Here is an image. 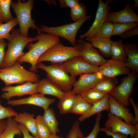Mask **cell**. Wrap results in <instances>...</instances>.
Segmentation results:
<instances>
[{
  "label": "cell",
  "mask_w": 138,
  "mask_h": 138,
  "mask_svg": "<svg viewBox=\"0 0 138 138\" xmlns=\"http://www.w3.org/2000/svg\"><path fill=\"white\" fill-rule=\"evenodd\" d=\"M133 138H138V131H137L135 135Z\"/></svg>",
  "instance_id": "f907efd6"
},
{
  "label": "cell",
  "mask_w": 138,
  "mask_h": 138,
  "mask_svg": "<svg viewBox=\"0 0 138 138\" xmlns=\"http://www.w3.org/2000/svg\"><path fill=\"white\" fill-rule=\"evenodd\" d=\"M42 117L52 134H57L60 132V130L58 127L59 123L56 118L53 108H49L44 110Z\"/></svg>",
  "instance_id": "d4e9b609"
},
{
  "label": "cell",
  "mask_w": 138,
  "mask_h": 138,
  "mask_svg": "<svg viewBox=\"0 0 138 138\" xmlns=\"http://www.w3.org/2000/svg\"><path fill=\"white\" fill-rule=\"evenodd\" d=\"M101 131L105 133L108 136H111L113 138H128L127 135L118 132L112 133L105 128H101Z\"/></svg>",
  "instance_id": "b9f144b4"
},
{
  "label": "cell",
  "mask_w": 138,
  "mask_h": 138,
  "mask_svg": "<svg viewBox=\"0 0 138 138\" xmlns=\"http://www.w3.org/2000/svg\"><path fill=\"white\" fill-rule=\"evenodd\" d=\"M108 102L109 112L113 115L120 118L129 124H131L134 118L130 110L119 103L111 96L109 95Z\"/></svg>",
  "instance_id": "ac0fdd59"
},
{
  "label": "cell",
  "mask_w": 138,
  "mask_h": 138,
  "mask_svg": "<svg viewBox=\"0 0 138 138\" xmlns=\"http://www.w3.org/2000/svg\"><path fill=\"white\" fill-rule=\"evenodd\" d=\"M77 56H81L80 47L78 44L70 47L64 45L60 42L47 49L39 58L37 63L48 61L52 64L62 63Z\"/></svg>",
  "instance_id": "8992f818"
},
{
  "label": "cell",
  "mask_w": 138,
  "mask_h": 138,
  "mask_svg": "<svg viewBox=\"0 0 138 138\" xmlns=\"http://www.w3.org/2000/svg\"><path fill=\"white\" fill-rule=\"evenodd\" d=\"M38 136L39 138H48L52 133L44 122L42 116L38 115L36 118Z\"/></svg>",
  "instance_id": "d6a6232c"
},
{
  "label": "cell",
  "mask_w": 138,
  "mask_h": 138,
  "mask_svg": "<svg viewBox=\"0 0 138 138\" xmlns=\"http://www.w3.org/2000/svg\"><path fill=\"white\" fill-rule=\"evenodd\" d=\"M37 89L38 93L44 95H51L59 99L62 97L65 93L47 78L43 79L38 82Z\"/></svg>",
  "instance_id": "ffe728a7"
},
{
  "label": "cell",
  "mask_w": 138,
  "mask_h": 138,
  "mask_svg": "<svg viewBox=\"0 0 138 138\" xmlns=\"http://www.w3.org/2000/svg\"><path fill=\"white\" fill-rule=\"evenodd\" d=\"M62 64L69 74L73 77L82 74L99 71V67L89 64L80 56L72 57Z\"/></svg>",
  "instance_id": "30bf717a"
},
{
  "label": "cell",
  "mask_w": 138,
  "mask_h": 138,
  "mask_svg": "<svg viewBox=\"0 0 138 138\" xmlns=\"http://www.w3.org/2000/svg\"><path fill=\"white\" fill-rule=\"evenodd\" d=\"M39 79L38 75L26 70L17 61L10 67L0 68V79L6 86L14 84H22L27 82L36 83Z\"/></svg>",
  "instance_id": "5b68a950"
},
{
  "label": "cell",
  "mask_w": 138,
  "mask_h": 138,
  "mask_svg": "<svg viewBox=\"0 0 138 138\" xmlns=\"http://www.w3.org/2000/svg\"><path fill=\"white\" fill-rule=\"evenodd\" d=\"M138 34V26L123 32L120 35V38L123 40H126Z\"/></svg>",
  "instance_id": "60d3db41"
},
{
  "label": "cell",
  "mask_w": 138,
  "mask_h": 138,
  "mask_svg": "<svg viewBox=\"0 0 138 138\" xmlns=\"http://www.w3.org/2000/svg\"><path fill=\"white\" fill-rule=\"evenodd\" d=\"M107 95L92 88L87 91L81 96L87 102L92 105Z\"/></svg>",
  "instance_id": "836d02e7"
},
{
  "label": "cell",
  "mask_w": 138,
  "mask_h": 138,
  "mask_svg": "<svg viewBox=\"0 0 138 138\" xmlns=\"http://www.w3.org/2000/svg\"><path fill=\"white\" fill-rule=\"evenodd\" d=\"M18 114L13 109L4 107L0 103V120L14 117Z\"/></svg>",
  "instance_id": "f35d334b"
},
{
  "label": "cell",
  "mask_w": 138,
  "mask_h": 138,
  "mask_svg": "<svg viewBox=\"0 0 138 138\" xmlns=\"http://www.w3.org/2000/svg\"><path fill=\"white\" fill-rule=\"evenodd\" d=\"M129 101L130 104H131L133 108L135 115V116L131 124L135 125L138 123V108L137 105L132 98L130 97L129 98Z\"/></svg>",
  "instance_id": "ee69618b"
},
{
  "label": "cell",
  "mask_w": 138,
  "mask_h": 138,
  "mask_svg": "<svg viewBox=\"0 0 138 138\" xmlns=\"http://www.w3.org/2000/svg\"><path fill=\"white\" fill-rule=\"evenodd\" d=\"M124 46L127 57L126 67L133 72H138V46L133 43H126Z\"/></svg>",
  "instance_id": "44dd1931"
},
{
  "label": "cell",
  "mask_w": 138,
  "mask_h": 138,
  "mask_svg": "<svg viewBox=\"0 0 138 138\" xmlns=\"http://www.w3.org/2000/svg\"><path fill=\"white\" fill-rule=\"evenodd\" d=\"M137 77L136 73L131 72L122 79L121 83L114 88L109 95L124 106L127 107L130 106L129 99Z\"/></svg>",
  "instance_id": "ba28073f"
},
{
  "label": "cell",
  "mask_w": 138,
  "mask_h": 138,
  "mask_svg": "<svg viewBox=\"0 0 138 138\" xmlns=\"http://www.w3.org/2000/svg\"><path fill=\"white\" fill-rule=\"evenodd\" d=\"M118 83V80L116 77H106L93 88L105 94L109 95L116 87Z\"/></svg>",
  "instance_id": "484cf974"
},
{
  "label": "cell",
  "mask_w": 138,
  "mask_h": 138,
  "mask_svg": "<svg viewBox=\"0 0 138 138\" xmlns=\"http://www.w3.org/2000/svg\"><path fill=\"white\" fill-rule=\"evenodd\" d=\"M77 44L80 47L81 56L89 64L99 67L107 61L90 43L84 39L80 38L77 40Z\"/></svg>",
  "instance_id": "4fadbf2b"
},
{
  "label": "cell",
  "mask_w": 138,
  "mask_h": 138,
  "mask_svg": "<svg viewBox=\"0 0 138 138\" xmlns=\"http://www.w3.org/2000/svg\"><path fill=\"white\" fill-rule=\"evenodd\" d=\"M11 32L10 38L7 44V49L0 68L12 66L25 54L23 52L24 49L27 44L32 41H37L35 36L34 37H29L22 36L19 29L13 28Z\"/></svg>",
  "instance_id": "7a4b0ae2"
},
{
  "label": "cell",
  "mask_w": 138,
  "mask_h": 138,
  "mask_svg": "<svg viewBox=\"0 0 138 138\" xmlns=\"http://www.w3.org/2000/svg\"><path fill=\"white\" fill-rule=\"evenodd\" d=\"M109 95H107L92 105L89 111L86 113L80 115L78 118V120L79 121H83L93 115L101 112L103 111H109L110 109L108 102Z\"/></svg>",
  "instance_id": "7402d4cb"
},
{
  "label": "cell",
  "mask_w": 138,
  "mask_h": 138,
  "mask_svg": "<svg viewBox=\"0 0 138 138\" xmlns=\"http://www.w3.org/2000/svg\"><path fill=\"white\" fill-rule=\"evenodd\" d=\"M37 86L38 82L33 83L27 82L16 86H5L1 88L2 91L4 93L1 95V97L3 99L9 100L11 98L15 96L20 97L38 93Z\"/></svg>",
  "instance_id": "5bb4252c"
},
{
  "label": "cell",
  "mask_w": 138,
  "mask_h": 138,
  "mask_svg": "<svg viewBox=\"0 0 138 138\" xmlns=\"http://www.w3.org/2000/svg\"><path fill=\"white\" fill-rule=\"evenodd\" d=\"M48 138H63V137L62 136L57 135V134H52L51 136Z\"/></svg>",
  "instance_id": "c3c4849f"
},
{
  "label": "cell",
  "mask_w": 138,
  "mask_h": 138,
  "mask_svg": "<svg viewBox=\"0 0 138 138\" xmlns=\"http://www.w3.org/2000/svg\"><path fill=\"white\" fill-rule=\"evenodd\" d=\"M34 117L33 114L24 112L18 113L13 118L18 123L23 125L31 133L32 136L38 137L36 121Z\"/></svg>",
  "instance_id": "d6986e66"
},
{
  "label": "cell",
  "mask_w": 138,
  "mask_h": 138,
  "mask_svg": "<svg viewBox=\"0 0 138 138\" xmlns=\"http://www.w3.org/2000/svg\"><path fill=\"white\" fill-rule=\"evenodd\" d=\"M60 7L62 8L73 7L79 3L78 0H58Z\"/></svg>",
  "instance_id": "ab89813d"
},
{
  "label": "cell",
  "mask_w": 138,
  "mask_h": 138,
  "mask_svg": "<svg viewBox=\"0 0 138 138\" xmlns=\"http://www.w3.org/2000/svg\"><path fill=\"white\" fill-rule=\"evenodd\" d=\"M106 21L113 23L138 22V15L129 3L121 10L117 12L109 11Z\"/></svg>",
  "instance_id": "2e32d148"
},
{
  "label": "cell",
  "mask_w": 138,
  "mask_h": 138,
  "mask_svg": "<svg viewBox=\"0 0 138 138\" xmlns=\"http://www.w3.org/2000/svg\"><path fill=\"white\" fill-rule=\"evenodd\" d=\"M92 105L87 102L79 95H76L73 107L70 113L82 115L87 113Z\"/></svg>",
  "instance_id": "83f0119b"
},
{
  "label": "cell",
  "mask_w": 138,
  "mask_h": 138,
  "mask_svg": "<svg viewBox=\"0 0 138 138\" xmlns=\"http://www.w3.org/2000/svg\"><path fill=\"white\" fill-rule=\"evenodd\" d=\"M12 2L11 0H0V24L8 22L14 18L10 10Z\"/></svg>",
  "instance_id": "f546056e"
},
{
  "label": "cell",
  "mask_w": 138,
  "mask_h": 138,
  "mask_svg": "<svg viewBox=\"0 0 138 138\" xmlns=\"http://www.w3.org/2000/svg\"><path fill=\"white\" fill-rule=\"evenodd\" d=\"M36 67L46 73L47 78L65 93L70 91L76 81V77L71 76L62 63L46 65L42 62L37 63Z\"/></svg>",
  "instance_id": "3957f363"
},
{
  "label": "cell",
  "mask_w": 138,
  "mask_h": 138,
  "mask_svg": "<svg viewBox=\"0 0 138 138\" xmlns=\"http://www.w3.org/2000/svg\"><path fill=\"white\" fill-rule=\"evenodd\" d=\"M112 36L120 35L125 32L138 26V22L115 23Z\"/></svg>",
  "instance_id": "d590c367"
},
{
  "label": "cell",
  "mask_w": 138,
  "mask_h": 138,
  "mask_svg": "<svg viewBox=\"0 0 138 138\" xmlns=\"http://www.w3.org/2000/svg\"><path fill=\"white\" fill-rule=\"evenodd\" d=\"M84 135L80 127L79 121H76L69 130L65 138H78Z\"/></svg>",
  "instance_id": "74e56055"
},
{
  "label": "cell",
  "mask_w": 138,
  "mask_h": 138,
  "mask_svg": "<svg viewBox=\"0 0 138 138\" xmlns=\"http://www.w3.org/2000/svg\"><path fill=\"white\" fill-rule=\"evenodd\" d=\"M135 4L134 5V7L135 8L138 7V0H135Z\"/></svg>",
  "instance_id": "681fc988"
},
{
  "label": "cell",
  "mask_w": 138,
  "mask_h": 138,
  "mask_svg": "<svg viewBox=\"0 0 138 138\" xmlns=\"http://www.w3.org/2000/svg\"><path fill=\"white\" fill-rule=\"evenodd\" d=\"M85 40L90 43L94 48H98L104 56L107 58L111 57L110 48L113 41L110 39L93 37Z\"/></svg>",
  "instance_id": "603a6c76"
},
{
  "label": "cell",
  "mask_w": 138,
  "mask_h": 138,
  "mask_svg": "<svg viewBox=\"0 0 138 138\" xmlns=\"http://www.w3.org/2000/svg\"><path fill=\"white\" fill-rule=\"evenodd\" d=\"M112 59L119 60L125 63L127 60L124 44L121 40L112 41L110 48Z\"/></svg>",
  "instance_id": "cb8c5ba5"
},
{
  "label": "cell",
  "mask_w": 138,
  "mask_h": 138,
  "mask_svg": "<svg viewBox=\"0 0 138 138\" xmlns=\"http://www.w3.org/2000/svg\"><path fill=\"white\" fill-rule=\"evenodd\" d=\"M46 3L50 5H56L57 4L56 1L54 0H45Z\"/></svg>",
  "instance_id": "7dc6e473"
},
{
  "label": "cell",
  "mask_w": 138,
  "mask_h": 138,
  "mask_svg": "<svg viewBox=\"0 0 138 138\" xmlns=\"http://www.w3.org/2000/svg\"><path fill=\"white\" fill-rule=\"evenodd\" d=\"M7 44L3 39L0 40V68L4 59L6 53L5 49Z\"/></svg>",
  "instance_id": "7bdbcfd3"
},
{
  "label": "cell",
  "mask_w": 138,
  "mask_h": 138,
  "mask_svg": "<svg viewBox=\"0 0 138 138\" xmlns=\"http://www.w3.org/2000/svg\"><path fill=\"white\" fill-rule=\"evenodd\" d=\"M87 9L83 3L79 2L70 9V15L71 18L75 22L87 17Z\"/></svg>",
  "instance_id": "4dcf8cb0"
},
{
  "label": "cell",
  "mask_w": 138,
  "mask_h": 138,
  "mask_svg": "<svg viewBox=\"0 0 138 138\" xmlns=\"http://www.w3.org/2000/svg\"><path fill=\"white\" fill-rule=\"evenodd\" d=\"M18 24L16 17L14 18L7 22L0 24V40L5 39L9 41L11 36L10 32L14 27Z\"/></svg>",
  "instance_id": "1f68e13d"
},
{
  "label": "cell",
  "mask_w": 138,
  "mask_h": 138,
  "mask_svg": "<svg viewBox=\"0 0 138 138\" xmlns=\"http://www.w3.org/2000/svg\"><path fill=\"white\" fill-rule=\"evenodd\" d=\"M101 117V112L97 114L94 125L91 132L88 135L86 136L83 135L78 138H97L98 133L101 131V128L100 126V123Z\"/></svg>",
  "instance_id": "8d00e7d4"
},
{
  "label": "cell",
  "mask_w": 138,
  "mask_h": 138,
  "mask_svg": "<svg viewBox=\"0 0 138 138\" xmlns=\"http://www.w3.org/2000/svg\"><path fill=\"white\" fill-rule=\"evenodd\" d=\"M107 77H113L122 75H128L130 73V69L126 67L125 62L111 59L99 66V71Z\"/></svg>",
  "instance_id": "9a60e30c"
},
{
  "label": "cell",
  "mask_w": 138,
  "mask_h": 138,
  "mask_svg": "<svg viewBox=\"0 0 138 138\" xmlns=\"http://www.w3.org/2000/svg\"><path fill=\"white\" fill-rule=\"evenodd\" d=\"M122 120L109 112L105 128L112 133L118 132L129 135L131 138H133L138 131V123L135 125L129 124Z\"/></svg>",
  "instance_id": "8fae6325"
},
{
  "label": "cell",
  "mask_w": 138,
  "mask_h": 138,
  "mask_svg": "<svg viewBox=\"0 0 138 138\" xmlns=\"http://www.w3.org/2000/svg\"><path fill=\"white\" fill-rule=\"evenodd\" d=\"M35 36L38 41L34 43H28L26 46L28 51L25 53L17 61L20 63H30L31 66L29 71L36 73L38 72L36 65L39 58L49 48L60 41L59 37L42 32Z\"/></svg>",
  "instance_id": "6da1fadb"
},
{
  "label": "cell",
  "mask_w": 138,
  "mask_h": 138,
  "mask_svg": "<svg viewBox=\"0 0 138 138\" xmlns=\"http://www.w3.org/2000/svg\"><path fill=\"white\" fill-rule=\"evenodd\" d=\"M7 126L6 121L4 119L0 120V134L6 128Z\"/></svg>",
  "instance_id": "bcb514c9"
},
{
  "label": "cell",
  "mask_w": 138,
  "mask_h": 138,
  "mask_svg": "<svg viewBox=\"0 0 138 138\" xmlns=\"http://www.w3.org/2000/svg\"><path fill=\"white\" fill-rule=\"evenodd\" d=\"M114 27L113 23L106 21L98 32L93 37L110 39L112 36Z\"/></svg>",
  "instance_id": "e575fe53"
},
{
  "label": "cell",
  "mask_w": 138,
  "mask_h": 138,
  "mask_svg": "<svg viewBox=\"0 0 138 138\" xmlns=\"http://www.w3.org/2000/svg\"><path fill=\"white\" fill-rule=\"evenodd\" d=\"M34 4L33 0L22 2L18 0L12 2L11 4V6L16 15L20 33L25 37H28V31L30 28L32 30H36L38 35L42 32L40 28L35 24L34 20L32 18L31 12Z\"/></svg>",
  "instance_id": "277c9868"
},
{
  "label": "cell",
  "mask_w": 138,
  "mask_h": 138,
  "mask_svg": "<svg viewBox=\"0 0 138 138\" xmlns=\"http://www.w3.org/2000/svg\"><path fill=\"white\" fill-rule=\"evenodd\" d=\"M79 75L78 79L74 84L72 90L65 93L82 95L106 77L99 72L84 74Z\"/></svg>",
  "instance_id": "9c48e42d"
},
{
  "label": "cell",
  "mask_w": 138,
  "mask_h": 138,
  "mask_svg": "<svg viewBox=\"0 0 138 138\" xmlns=\"http://www.w3.org/2000/svg\"><path fill=\"white\" fill-rule=\"evenodd\" d=\"M6 121V127L0 134V138H14L16 135H21L18 124L13 118H9Z\"/></svg>",
  "instance_id": "4316f807"
},
{
  "label": "cell",
  "mask_w": 138,
  "mask_h": 138,
  "mask_svg": "<svg viewBox=\"0 0 138 138\" xmlns=\"http://www.w3.org/2000/svg\"><path fill=\"white\" fill-rule=\"evenodd\" d=\"M112 1L108 0L104 2L101 0H99L98 7L93 22L86 32L79 36L80 38H90L98 32L106 21L107 13L110 8L109 5Z\"/></svg>",
  "instance_id": "7c38bea8"
},
{
  "label": "cell",
  "mask_w": 138,
  "mask_h": 138,
  "mask_svg": "<svg viewBox=\"0 0 138 138\" xmlns=\"http://www.w3.org/2000/svg\"><path fill=\"white\" fill-rule=\"evenodd\" d=\"M91 16H88L77 21L55 27L42 25V32L62 37L69 41L73 46L76 44V36L78 31L83 24Z\"/></svg>",
  "instance_id": "52a82bcc"
},
{
  "label": "cell",
  "mask_w": 138,
  "mask_h": 138,
  "mask_svg": "<svg viewBox=\"0 0 138 138\" xmlns=\"http://www.w3.org/2000/svg\"><path fill=\"white\" fill-rule=\"evenodd\" d=\"M76 95L65 93L64 95L59 99L57 106L61 114H64L70 113L74 103Z\"/></svg>",
  "instance_id": "f1b7e54d"
},
{
  "label": "cell",
  "mask_w": 138,
  "mask_h": 138,
  "mask_svg": "<svg viewBox=\"0 0 138 138\" xmlns=\"http://www.w3.org/2000/svg\"><path fill=\"white\" fill-rule=\"evenodd\" d=\"M20 129L23 135V138H39L38 137H34L31 135L27 129L22 124H18Z\"/></svg>",
  "instance_id": "f6af8a7d"
},
{
  "label": "cell",
  "mask_w": 138,
  "mask_h": 138,
  "mask_svg": "<svg viewBox=\"0 0 138 138\" xmlns=\"http://www.w3.org/2000/svg\"><path fill=\"white\" fill-rule=\"evenodd\" d=\"M55 101L54 98H49L39 93L31 95L27 98L22 99L8 100L7 103L12 106L23 105H31L39 107L44 110L49 108V106Z\"/></svg>",
  "instance_id": "e0dca14e"
}]
</instances>
